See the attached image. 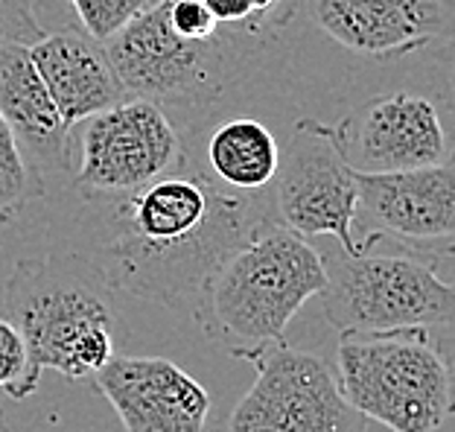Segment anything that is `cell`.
<instances>
[{
    "instance_id": "obj_6",
    "label": "cell",
    "mask_w": 455,
    "mask_h": 432,
    "mask_svg": "<svg viewBox=\"0 0 455 432\" xmlns=\"http://www.w3.org/2000/svg\"><path fill=\"white\" fill-rule=\"evenodd\" d=\"M327 290L324 316L341 336L441 331L455 324V284L435 263L403 254H322Z\"/></svg>"
},
{
    "instance_id": "obj_8",
    "label": "cell",
    "mask_w": 455,
    "mask_h": 432,
    "mask_svg": "<svg viewBox=\"0 0 455 432\" xmlns=\"http://www.w3.org/2000/svg\"><path fill=\"white\" fill-rule=\"evenodd\" d=\"M257 368L234 406L228 432H365L368 420L347 404L324 359L286 342L245 359Z\"/></svg>"
},
{
    "instance_id": "obj_24",
    "label": "cell",
    "mask_w": 455,
    "mask_h": 432,
    "mask_svg": "<svg viewBox=\"0 0 455 432\" xmlns=\"http://www.w3.org/2000/svg\"><path fill=\"white\" fill-rule=\"evenodd\" d=\"M447 88H450V115L455 120V41L447 44Z\"/></svg>"
},
{
    "instance_id": "obj_15",
    "label": "cell",
    "mask_w": 455,
    "mask_h": 432,
    "mask_svg": "<svg viewBox=\"0 0 455 432\" xmlns=\"http://www.w3.org/2000/svg\"><path fill=\"white\" fill-rule=\"evenodd\" d=\"M29 56L70 129L126 100L106 50L85 33H44L29 44Z\"/></svg>"
},
{
    "instance_id": "obj_2",
    "label": "cell",
    "mask_w": 455,
    "mask_h": 432,
    "mask_svg": "<svg viewBox=\"0 0 455 432\" xmlns=\"http://www.w3.org/2000/svg\"><path fill=\"white\" fill-rule=\"evenodd\" d=\"M324 290V257L268 216L202 284L193 318L225 354L251 359L286 342L289 322Z\"/></svg>"
},
{
    "instance_id": "obj_4",
    "label": "cell",
    "mask_w": 455,
    "mask_h": 432,
    "mask_svg": "<svg viewBox=\"0 0 455 432\" xmlns=\"http://www.w3.org/2000/svg\"><path fill=\"white\" fill-rule=\"evenodd\" d=\"M336 380L362 418L391 432H438L455 415V374L427 331L341 336Z\"/></svg>"
},
{
    "instance_id": "obj_13",
    "label": "cell",
    "mask_w": 455,
    "mask_h": 432,
    "mask_svg": "<svg viewBox=\"0 0 455 432\" xmlns=\"http://www.w3.org/2000/svg\"><path fill=\"white\" fill-rule=\"evenodd\" d=\"M94 386L126 432H211V395L164 356H114Z\"/></svg>"
},
{
    "instance_id": "obj_14",
    "label": "cell",
    "mask_w": 455,
    "mask_h": 432,
    "mask_svg": "<svg viewBox=\"0 0 455 432\" xmlns=\"http://www.w3.org/2000/svg\"><path fill=\"white\" fill-rule=\"evenodd\" d=\"M0 117L12 129L20 156L44 196L50 179L70 170L74 129L61 120L27 44L0 47Z\"/></svg>"
},
{
    "instance_id": "obj_18",
    "label": "cell",
    "mask_w": 455,
    "mask_h": 432,
    "mask_svg": "<svg viewBox=\"0 0 455 432\" xmlns=\"http://www.w3.org/2000/svg\"><path fill=\"white\" fill-rule=\"evenodd\" d=\"M36 196H41L38 181L20 156L12 129L0 117V216H12Z\"/></svg>"
},
{
    "instance_id": "obj_9",
    "label": "cell",
    "mask_w": 455,
    "mask_h": 432,
    "mask_svg": "<svg viewBox=\"0 0 455 432\" xmlns=\"http://www.w3.org/2000/svg\"><path fill=\"white\" fill-rule=\"evenodd\" d=\"M327 126L341 158L359 176L455 164L452 115L415 91L377 94Z\"/></svg>"
},
{
    "instance_id": "obj_22",
    "label": "cell",
    "mask_w": 455,
    "mask_h": 432,
    "mask_svg": "<svg viewBox=\"0 0 455 432\" xmlns=\"http://www.w3.org/2000/svg\"><path fill=\"white\" fill-rule=\"evenodd\" d=\"M24 372H27L24 336L18 333V327L6 316H0V388H6V395H12Z\"/></svg>"
},
{
    "instance_id": "obj_12",
    "label": "cell",
    "mask_w": 455,
    "mask_h": 432,
    "mask_svg": "<svg viewBox=\"0 0 455 432\" xmlns=\"http://www.w3.org/2000/svg\"><path fill=\"white\" fill-rule=\"evenodd\" d=\"M324 36L365 59L455 41V0H304Z\"/></svg>"
},
{
    "instance_id": "obj_11",
    "label": "cell",
    "mask_w": 455,
    "mask_h": 432,
    "mask_svg": "<svg viewBox=\"0 0 455 432\" xmlns=\"http://www.w3.org/2000/svg\"><path fill=\"white\" fill-rule=\"evenodd\" d=\"M359 249L388 240L415 252H455V164L359 176Z\"/></svg>"
},
{
    "instance_id": "obj_21",
    "label": "cell",
    "mask_w": 455,
    "mask_h": 432,
    "mask_svg": "<svg viewBox=\"0 0 455 432\" xmlns=\"http://www.w3.org/2000/svg\"><path fill=\"white\" fill-rule=\"evenodd\" d=\"M44 36L33 0H0V47L4 44H36Z\"/></svg>"
},
{
    "instance_id": "obj_19",
    "label": "cell",
    "mask_w": 455,
    "mask_h": 432,
    "mask_svg": "<svg viewBox=\"0 0 455 432\" xmlns=\"http://www.w3.org/2000/svg\"><path fill=\"white\" fill-rule=\"evenodd\" d=\"M161 0H70L88 38L106 44L123 27H129L134 18L158 6Z\"/></svg>"
},
{
    "instance_id": "obj_10",
    "label": "cell",
    "mask_w": 455,
    "mask_h": 432,
    "mask_svg": "<svg viewBox=\"0 0 455 432\" xmlns=\"http://www.w3.org/2000/svg\"><path fill=\"white\" fill-rule=\"evenodd\" d=\"M268 208L283 228L309 236H333L345 254H359L354 234L359 184L356 172L341 158L330 126L298 120L292 140L277 164Z\"/></svg>"
},
{
    "instance_id": "obj_1",
    "label": "cell",
    "mask_w": 455,
    "mask_h": 432,
    "mask_svg": "<svg viewBox=\"0 0 455 432\" xmlns=\"http://www.w3.org/2000/svg\"><path fill=\"white\" fill-rule=\"evenodd\" d=\"M102 204L108 216L94 249L100 277L167 307L193 304L225 257L272 216L268 202L213 181L190 147L179 170Z\"/></svg>"
},
{
    "instance_id": "obj_3",
    "label": "cell",
    "mask_w": 455,
    "mask_h": 432,
    "mask_svg": "<svg viewBox=\"0 0 455 432\" xmlns=\"http://www.w3.org/2000/svg\"><path fill=\"white\" fill-rule=\"evenodd\" d=\"M0 316L27 345V372L9 397L27 400L41 374L94 380L114 359V313L94 286L53 260H20L6 281Z\"/></svg>"
},
{
    "instance_id": "obj_25",
    "label": "cell",
    "mask_w": 455,
    "mask_h": 432,
    "mask_svg": "<svg viewBox=\"0 0 455 432\" xmlns=\"http://www.w3.org/2000/svg\"><path fill=\"white\" fill-rule=\"evenodd\" d=\"M0 432H12V427H9V420H6V412L0 409Z\"/></svg>"
},
{
    "instance_id": "obj_5",
    "label": "cell",
    "mask_w": 455,
    "mask_h": 432,
    "mask_svg": "<svg viewBox=\"0 0 455 432\" xmlns=\"http://www.w3.org/2000/svg\"><path fill=\"white\" fill-rule=\"evenodd\" d=\"M102 50L123 94L155 102L167 115H199L213 108L248 65L243 50L222 36L213 41L181 38L170 27L164 0L123 27Z\"/></svg>"
},
{
    "instance_id": "obj_16",
    "label": "cell",
    "mask_w": 455,
    "mask_h": 432,
    "mask_svg": "<svg viewBox=\"0 0 455 432\" xmlns=\"http://www.w3.org/2000/svg\"><path fill=\"white\" fill-rule=\"evenodd\" d=\"M196 161L222 188L234 193H248V196H260L263 190L272 188L277 176L281 147H277L275 135L260 120L234 117L208 132L202 158L196 156Z\"/></svg>"
},
{
    "instance_id": "obj_20",
    "label": "cell",
    "mask_w": 455,
    "mask_h": 432,
    "mask_svg": "<svg viewBox=\"0 0 455 432\" xmlns=\"http://www.w3.org/2000/svg\"><path fill=\"white\" fill-rule=\"evenodd\" d=\"M167 4V20L181 38L190 41H213L220 38V27L204 6V0H164ZM225 38V36H222Z\"/></svg>"
},
{
    "instance_id": "obj_23",
    "label": "cell",
    "mask_w": 455,
    "mask_h": 432,
    "mask_svg": "<svg viewBox=\"0 0 455 432\" xmlns=\"http://www.w3.org/2000/svg\"><path fill=\"white\" fill-rule=\"evenodd\" d=\"M441 336L438 339H432L435 342V348L441 351L443 356V363H447V368L455 374V324H447V327H441Z\"/></svg>"
},
{
    "instance_id": "obj_7",
    "label": "cell",
    "mask_w": 455,
    "mask_h": 432,
    "mask_svg": "<svg viewBox=\"0 0 455 432\" xmlns=\"http://www.w3.org/2000/svg\"><path fill=\"white\" fill-rule=\"evenodd\" d=\"M188 158L175 120L147 100H120L85 120L74 188L85 199L111 202L179 170Z\"/></svg>"
},
{
    "instance_id": "obj_17",
    "label": "cell",
    "mask_w": 455,
    "mask_h": 432,
    "mask_svg": "<svg viewBox=\"0 0 455 432\" xmlns=\"http://www.w3.org/2000/svg\"><path fill=\"white\" fill-rule=\"evenodd\" d=\"M304 0H204L220 33L251 59L289 27Z\"/></svg>"
}]
</instances>
